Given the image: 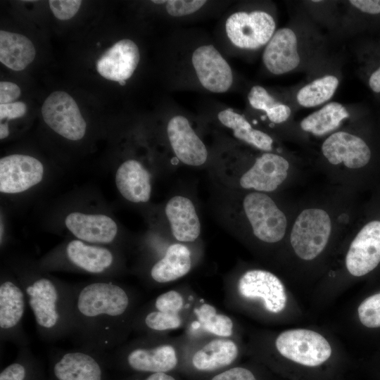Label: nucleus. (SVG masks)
<instances>
[{
    "instance_id": "6e6552de",
    "label": "nucleus",
    "mask_w": 380,
    "mask_h": 380,
    "mask_svg": "<svg viewBox=\"0 0 380 380\" xmlns=\"http://www.w3.org/2000/svg\"><path fill=\"white\" fill-rule=\"evenodd\" d=\"M276 23L269 13L255 10L236 11L225 20L224 32L236 48L255 50L266 45L275 32Z\"/></svg>"
},
{
    "instance_id": "6ab92c4d",
    "label": "nucleus",
    "mask_w": 380,
    "mask_h": 380,
    "mask_svg": "<svg viewBox=\"0 0 380 380\" xmlns=\"http://www.w3.org/2000/svg\"><path fill=\"white\" fill-rule=\"evenodd\" d=\"M322 152L332 165H343L350 169L365 166L371 158V151L360 137L346 132L331 134L322 145Z\"/></svg>"
},
{
    "instance_id": "c85d7f7f",
    "label": "nucleus",
    "mask_w": 380,
    "mask_h": 380,
    "mask_svg": "<svg viewBox=\"0 0 380 380\" xmlns=\"http://www.w3.org/2000/svg\"><path fill=\"white\" fill-rule=\"evenodd\" d=\"M41 362L27 347L18 349L15 360L0 372V380H46Z\"/></svg>"
},
{
    "instance_id": "79ce46f5",
    "label": "nucleus",
    "mask_w": 380,
    "mask_h": 380,
    "mask_svg": "<svg viewBox=\"0 0 380 380\" xmlns=\"http://www.w3.org/2000/svg\"><path fill=\"white\" fill-rule=\"evenodd\" d=\"M368 84L372 91L375 93L380 92V66L372 72Z\"/></svg>"
},
{
    "instance_id": "bb28decb",
    "label": "nucleus",
    "mask_w": 380,
    "mask_h": 380,
    "mask_svg": "<svg viewBox=\"0 0 380 380\" xmlns=\"http://www.w3.org/2000/svg\"><path fill=\"white\" fill-rule=\"evenodd\" d=\"M32 42L25 36L5 30L0 31V61L8 68L24 70L35 58Z\"/></svg>"
},
{
    "instance_id": "7ed1b4c3",
    "label": "nucleus",
    "mask_w": 380,
    "mask_h": 380,
    "mask_svg": "<svg viewBox=\"0 0 380 380\" xmlns=\"http://www.w3.org/2000/svg\"><path fill=\"white\" fill-rule=\"evenodd\" d=\"M107 355L111 369L133 374L171 372L179 363L175 347L156 334L123 343Z\"/></svg>"
},
{
    "instance_id": "a211bd4d",
    "label": "nucleus",
    "mask_w": 380,
    "mask_h": 380,
    "mask_svg": "<svg viewBox=\"0 0 380 380\" xmlns=\"http://www.w3.org/2000/svg\"><path fill=\"white\" fill-rule=\"evenodd\" d=\"M140 61L137 44L129 39H121L108 49L97 60L96 70L104 78L126 84Z\"/></svg>"
},
{
    "instance_id": "f3484780",
    "label": "nucleus",
    "mask_w": 380,
    "mask_h": 380,
    "mask_svg": "<svg viewBox=\"0 0 380 380\" xmlns=\"http://www.w3.org/2000/svg\"><path fill=\"white\" fill-rule=\"evenodd\" d=\"M380 262V221L365 224L355 237L346 257V266L353 276L361 277Z\"/></svg>"
},
{
    "instance_id": "aec40b11",
    "label": "nucleus",
    "mask_w": 380,
    "mask_h": 380,
    "mask_svg": "<svg viewBox=\"0 0 380 380\" xmlns=\"http://www.w3.org/2000/svg\"><path fill=\"white\" fill-rule=\"evenodd\" d=\"M65 225L77 239L106 246L115 241L118 232L116 222L103 214L72 212L65 217Z\"/></svg>"
},
{
    "instance_id": "b1692460",
    "label": "nucleus",
    "mask_w": 380,
    "mask_h": 380,
    "mask_svg": "<svg viewBox=\"0 0 380 380\" xmlns=\"http://www.w3.org/2000/svg\"><path fill=\"white\" fill-rule=\"evenodd\" d=\"M239 355V348L229 338H214L196 350L191 356V365L197 372H220L231 367Z\"/></svg>"
},
{
    "instance_id": "ea45409f",
    "label": "nucleus",
    "mask_w": 380,
    "mask_h": 380,
    "mask_svg": "<svg viewBox=\"0 0 380 380\" xmlns=\"http://www.w3.org/2000/svg\"><path fill=\"white\" fill-rule=\"evenodd\" d=\"M349 2L363 13L373 15L380 13V0H350Z\"/></svg>"
},
{
    "instance_id": "f03ea898",
    "label": "nucleus",
    "mask_w": 380,
    "mask_h": 380,
    "mask_svg": "<svg viewBox=\"0 0 380 380\" xmlns=\"http://www.w3.org/2000/svg\"><path fill=\"white\" fill-rule=\"evenodd\" d=\"M9 265L25 291L41 339L54 342L69 337L72 286L50 276L39 264L25 258L13 259Z\"/></svg>"
},
{
    "instance_id": "5701e85b",
    "label": "nucleus",
    "mask_w": 380,
    "mask_h": 380,
    "mask_svg": "<svg viewBox=\"0 0 380 380\" xmlns=\"http://www.w3.org/2000/svg\"><path fill=\"white\" fill-rule=\"evenodd\" d=\"M115 182L121 196L134 203H146L151 196L149 172L137 160L128 159L115 172Z\"/></svg>"
},
{
    "instance_id": "9d476101",
    "label": "nucleus",
    "mask_w": 380,
    "mask_h": 380,
    "mask_svg": "<svg viewBox=\"0 0 380 380\" xmlns=\"http://www.w3.org/2000/svg\"><path fill=\"white\" fill-rule=\"evenodd\" d=\"M243 209L257 239L273 243L284 238L286 217L268 195L258 191L248 194L243 200Z\"/></svg>"
},
{
    "instance_id": "412c9836",
    "label": "nucleus",
    "mask_w": 380,
    "mask_h": 380,
    "mask_svg": "<svg viewBox=\"0 0 380 380\" xmlns=\"http://www.w3.org/2000/svg\"><path fill=\"white\" fill-rule=\"evenodd\" d=\"M262 62L266 69L279 75L295 70L300 62L298 40L294 31L282 27L277 31L265 45Z\"/></svg>"
},
{
    "instance_id": "393cba45",
    "label": "nucleus",
    "mask_w": 380,
    "mask_h": 380,
    "mask_svg": "<svg viewBox=\"0 0 380 380\" xmlns=\"http://www.w3.org/2000/svg\"><path fill=\"white\" fill-rule=\"evenodd\" d=\"M189 248L181 243L170 245L164 255L155 262L149 270V277L156 284L175 281L189 273L191 268Z\"/></svg>"
},
{
    "instance_id": "20e7f679",
    "label": "nucleus",
    "mask_w": 380,
    "mask_h": 380,
    "mask_svg": "<svg viewBox=\"0 0 380 380\" xmlns=\"http://www.w3.org/2000/svg\"><path fill=\"white\" fill-rule=\"evenodd\" d=\"M39 265L44 270H74L106 277L118 272L122 264L118 254L110 248L76 239L49 254Z\"/></svg>"
},
{
    "instance_id": "39448f33",
    "label": "nucleus",
    "mask_w": 380,
    "mask_h": 380,
    "mask_svg": "<svg viewBox=\"0 0 380 380\" xmlns=\"http://www.w3.org/2000/svg\"><path fill=\"white\" fill-rule=\"evenodd\" d=\"M107 353L82 348L53 350L46 380H110Z\"/></svg>"
},
{
    "instance_id": "2f4dec72",
    "label": "nucleus",
    "mask_w": 380,
    "mask_h": 380,
    "mask_svg": "<svg viewBox=\"0 0 380 380\" xmlns=\"http://www.w3.org/2000/svg\"><path fill=\"white\" fill-rule=\"evenodd\" d=\"M201 326L207 331L222 338L232 335L234 323L232 319L224 314L217 313L208 303H203L195 310Z\"/></svg>"
},
{
    "instance_id": "2eb2a0df",
    "label": "nucleus",
    "mask_w": 380,
    "mask_h": 380,
    "mask_svg": "<svg viewBox=\"0 0 380 380\" xmlns=\"http://www.w3.org/2000/svg\"><path fill=\"white\" fill-rule=\"evenodd\" d=\"M166 132L172 150L181 163L193 167L206 163L207 148L186 116H172L167 123Z\"/></svg>"
},
{
    "instance_id": "37998d69",
    "label": "nucleus",
    "mask_w": 380,
    "mask_h": 380,
    "mask_svg": "<svg viewBox=\"0 0 380 380\" xmlns=\"http://www.w3.org/2000/svg\"><path fill=\"white\" fill-rule=\"evenodd\" d=\"M9 134L8 125L7 122H1L0 125V139H4Z\"/></svg>"
},
{
    "instance_id": "72a5a7b5",
    "label": "nucleus",
    "mask_w": 380,
    "mask_h": 380,
    "mask_svg": "<svg viewBox=\"0 0 380 380\" xmlns=\"http://www.w3.org/2000/svg\"><path fill=\"white\" fill-rule=\"evenodd\" d=\"M360 322L368 328L380 327V293L365 299L357 309Z\"/></svg>"
},
{
    "instance_id": "f704fd0d",
    "label": "nucleus",
    "mask_w": 380,
    "mask_h": 380,
    "mask_svg": "<svg viewBox=\"0 0 380 380\" xmlns=\"http://www.w3.org/2000/svg\"><path fill=\"white\" fill-rule=\"evenodd\" d=\"M184 305V300L182 294L170 290L160 294L146 307L166 313L179 315Z\"/></svg>"
},
{
    "instance_id": "f257e3e1",
    "label": "nucleus",
    "mask_w": 380,
    "mask_h": 380,
    "mask_svg": "<svg viewBox=\"0 0 380 380\" xmlns=\"http://www.w3.org/2000/svg\"><path fill=\"white\" fill-rule=\"evenodd\" d=\"M137 298L108 279L72 286L71 337L78 348L109 353L133 329Z\"/></svg>"
},
{
    "instance_id": "4be33fe9",
    "label": "nucleus",
    "mask_w": 380,
    "mask_h": 380,
    "mask_svg": "<svg viewBox=\"0 0 380 380\" xmlns=\"http://www.w3.org/2000/svg\"><path fill=\"white\" fill-rule=\"evenodd\" d=\"M165 213L174 238L179 242H192L201 234V222L193 202L177 195L166 203Z\"/></svg>"
},
{
    "instance_id": "473e14b6",
    "label": "nucleus",
    "mask_w": 380,
    "mask_h": 380,
    "mask_svg": "<svg viewBox=\"0 0 380 380\" xmlns=\"http://www.w3.org/2000/svg\"><path fill=\"white\" fill-rule=\"evenodd\" d=\"M157 5H163L167 13L175 18H182L195 13L208 3L203 0L151 1Z\"/></svg>"
},
{
    "instance_id": "a878e982",
    "label": "nucleus",
    "mask_w": 380,
    "mask_h": 380,
    "mask_svg": "<svg viewBox=\"0 0 380 380\" xmlns=\"http://www.w3.org/2000/svg\"><path fill=\"white\" fill-rule=\"evenodd\" d=\"M217 119L223 126L232 131L236 139L265 152L272 150V138L268 134L253 128L243 115L234 110H221L217 113Z\"/></svg>"
},
{
    "instance_id": "4468645a",
    "label": "nucleus",
    "mask_w": 380,
    "mask_h": 380,
    "mask_svg": "<svg viewBox=\"0 0 380 380\" xmlns=\"http://www.w3.org/2000/svg\"><path fill=\"white\" fill-rule=\"evenodd\" d=\"M42 163L34 157L12 154L0 160V191L6 194L22 193L43 179Z\"/></svg>"
},
{
    "instance_id": "dca6fc26",
    "label": "nucleus",
    "mask_w": 380,
    "mask_h": 380,
    "mask_svg": "<svg viewBox=\"0 0 380 380\" xmlns=\"http://www.w3.org/2000/svg\"><path fill=\"white\" fill-rule=\"evenodd\" d=\"M289 163L280 155L265 152L239 177L238 183L245 189L258 192L276 190L286 179Z\"/></svg>"
},
{
    "instance_id": "4c0bfd02",
    "label": "nucleus",
    "mask_w": 380,
    "mask_h": 380,
    "mask_svg": "<svg viewBox=\"0 0 380 380\" xmlns=\"http://www.w3.org/2000/svg\"><path fill=\"white\" fill-rule=\"evenodd\" d=\"M27 112V106L22 101L0 104V119L13 120L23 117Z\"/></svg>"
},
{
    "instance_id": "0eeeda50",
    "label": "nucleus",
    "mask_w": 380,
    "mask_h": 380,
    "mask_svg": "<svg viewBox=\"0 0 380 380\" xmlns=\"http://www.w3.org/2000/svg\"><path fill=\"white\" fill-rule=\"evenodd\" d=\"M275 346L284 358L308 368L324 365L331 355V348L319 333L305 329L281 332L276 338Z\"/></svg>"
},
{
    "instance_id": "7c9ffc66",
    "label": "nucleus",
    "mask_w": 380,
    "mask_h": 380,
    "mask_svg": "<svg viewBox=\"0 0 380 380\" xmlns=\"http://www.w3.org/2000/svg\"><path fill=\"white\" fill-rule=\"evenodd\" d=\"M338 86V80L334 75H324L303 87L298 91V103L305 108L319 106L329 101Z\"/></svg>"
},
{
    "instance_id": "e433bc0d",
    "label": "nucleus",
    "mask_w": 380,
    "mask_h": 380,
    "mask_svg": "<svg viewBox=\"0 0 380 380\" xmlns=\"http://www.w3.org/2000/svg\"><path fill=\"white\" fill-rule=\"evenodd\" d=\"M209 380H258V378L250 369L235 366L216 373Z\"/></svg>"
},
{
    "instance_id": "c9c22d12",
    "label": "nucleus",
    "mask_w": 380,
    "mask_h": 380,
    "mask_svg": "<svg viewBox=\"0 0 380 380\" xmlns=\"http://www.w3.org/2000/svg\"><path fill=\"white\" fill-rule=\"evenodd\" d=\"M80 0H49V7L54 16L61 20L72 18L79 11Z\"/></svg>"
},
{
    "instance_id": "9b49d317",
    "label": "nucleus",
    "mask_w": 380,
    "mask_h": 380,
    "mask_svg": "<svg viewBox=\"0 0 380 380\" xmlns=\"http://www.w3.org/2000/svg\"><path fill=\"white\" fill-rule=\"evenodd\" d=\"M191 65L199 84L209 92L222 94L234 83L230 64L212 44H202L191 55Z\"/></svg>"
},
{
    "instance_id": "f8f14e48",
    "label": "nucleus",
    "mask_w": 380,
    "mask_h": 380,
    "mask_svg": "<svg viewBox=\"0 0 380 380\" xmlns=\"http://www.w3.org/2000/svg\"><path fill=\"white\" fill-rule=\"evenodd\" d=\"M42 115L51 129L68 140L78 141L85 135L86 121L74 99L65 91L52 92L42 104Z\"/></svg>"
},
{
    "instance_id": "1a4fd4ad",
    "label": "nucleus",
    "mask_w": 380,
    "mask_h": 380,
    "mask_svg": "<svg viewBox=\"0 0 380 380\" xmlns=\"http://www.w3.org/2000/svg\"><path fill=\"white\" fill-rule=\"evenodd\" d=\"M331 231V219L327 211L307 208L299 214L294 222L290 236L291 244L300 258L311 260L324 249Z\"/></svg>"
},
{
    "instance_id": "c756f323",
    "label": "nucleus",
    "mask_w": 380,
    "mask_h": 380,
    "mask_svg": "<svg viewBox=\"0 0 380 380\" xmlns=\"http://www.w3.org/2000/svg\"><path fill=\"white\" fill-rule=\"evenodd\" d=\"M250 106L265 113L273 123L280 124L286 121L291 115L290 107L277 101L263 87L253 86L247 96Z\"/></svg>"
},
{
    "instance_id": "58836bf2",
    "label": "nucleus",
    "mask_w": 380,
    "mask_h": 380,
    "mask_svg": "<svg viewBox=\"0 0 380 380\" xmlns=\"http://www.w3.org/2000/svg\"><path fill=\"white\" fill-rule=\"evenodd\" d=\"M21 94L20 87L11 82H0V104L13 103Z\"/></svg>"
},
{
    "instance_id": "423d86ee",
    "label": "nucleus",
    "mask_w": 380,
    "mask_h": 380,
    "mask_svg": "<svg viewBox=\"0 0 380 380\" xmlns=\"http://www.w3.org/2000/svg\"><path fill=\"white\" fill-rule=\"evenodd\" d=\"M27 304L25 291L15 274L4 270L0 281V338L18 349L27 347L30 342L23 324Z\"/></svg>"
},
{
    "instance_id": "a19ab883",
    "label": "nucleus",
    "mask_w": 380,
    "mask_h": 380,
    "mask_svg": "<svg viewBox=\"0 0 380 380\" xmlns=\"http://www.w3.org/2000/svg\"><path fill=\"white\" fill-rule=\"evenodd\" d=\"M118 380H177L171 372H158L151 374H134L131 376Z\"/></svg>"
},
{
    "instance_id": "ddd939ff",
    "label": "nucleus",
    "mask_w": 380,
    "mask_h": 380,
    "mask_svg": "<svg viewBox=\"0 0 380 380\" xmlns=\"http://www.w3.org/2000/svg\"><path fill=\"white\" fill-rule=\"evenodd\" d=\"M237 290L246 299L261 300L265 308L272 313L280 312L286 305L284 286L276 275L266 270L246 271L238 281Z\"/></svg>"
},
{
    "instance_id": "cd10ccee",
    "label": "nucleus",
    "mask_w": 380,
    "mask_h": 380,
    "mask_svg": "<svg viewBox=\"0 0 380 380\" xmlns=\"http://www.w3.org/2000/svg\"><path fill=\"white\" fill-rule=\"evenodd\" d=\"M348 117L349 113L342 104L331 102L304 118L300 126L305 132L322 136L336 129Z\"/></svg>"
}]
</instances>
